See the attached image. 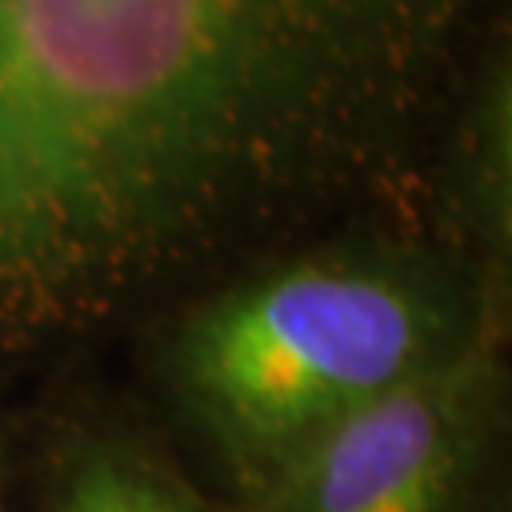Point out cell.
I'll use <instances>...</instances> for the list:
<instances>
[{"mask_svg": "<svg viewBox=\"0 0 512 512\" xmlns=\"http://www.w3.org/2000/svg\"><path fill=\"white\" fill-rule=\"evenodd\" d=\"M421 220L512 300V27L478 54L421 175Z\"/></svg>", "mask_w": 512, "mask_h": 512, "instance_id": "obj_5", "label": "cell"}, {"mask_svg": "<svg viewBox=\"0 0 512 512\" xmlns=\"http://www.w3.org/2000/svg\"><path fill=\"white\" fill-rule=\"evenodd\" d=\"M27 512H243L205 486L103 361L31 387Z\"/></svg>", "mask_w": 512, "mask_h": 512, "instance_id": "obj_4", "label": "cell"}, {"mask_svg": "<svg viewBox=\"0 0 512 512\" xmlns=\"http://www.w3.org/2000/svg\"><path fill=\"white\" fill-rule=\"evenodd\" d=\"M243 512H512L509 330L334 421Z\"/></svg>", "mask_w": 512, "mask_h": 512, "instance_id": "obj_3", "label": "cell"}, {"mask_svg": "<svg viewBox=\"0 0 512 512\" xmlns=\"http://www.w3.org/2000/svg\"><path fill=\"white\" fill-rule=\"evenodd\" d=\"M31 387L0 384V512H27L31 475Z\"/></svg>", "mask_w": 512, "mask_h": 512, "instance_id": "obj_6", "label": "cell"}, {"mask_svg": "<svg viewBox=\"0 0 512 512\" xmlns=\"http://www.w3.org/2000/svg\"><path fill=\"white\" fill-rule=\"evenodd\" d=\"M509 0H0V384L243 258L421 209Z\"/></svg>", "mask_w": 512, "mask_h": 512, "instance_id": "obj_1", "label": "cell"}, {"mask_svg": "<svg viewBox=\"0 0 512 512\" xmlns=\"http://www.w3.org/2000/svg\"><path fill=\"white\" fill-rule=\"evenodd\" d=\"M512 330V300L414 213L289 239L152 311L122 342L129 391L236 509L334 421Z\"/></svg>", "mask_w": 512, "mask_h": 512, "instance_id": "obj_2", "label": "cell"}]
</instances>
